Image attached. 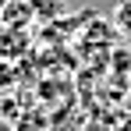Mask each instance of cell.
<instances>
[{
	"instance_id": "1",
	"label": "cell",
	"mask_w": 131,
	"mask_h": 131,
	"mask_svg": "<svg viewBox=\"0 0 131 131\" xmlns=\"http://www.w3.org/2000/svg\"><path fill=\"white\" fill-rule=\"evenodd\" d=\"M7 4H11V0H0V11H4V7H7Z\"/></svg>"
}]
</instances>
